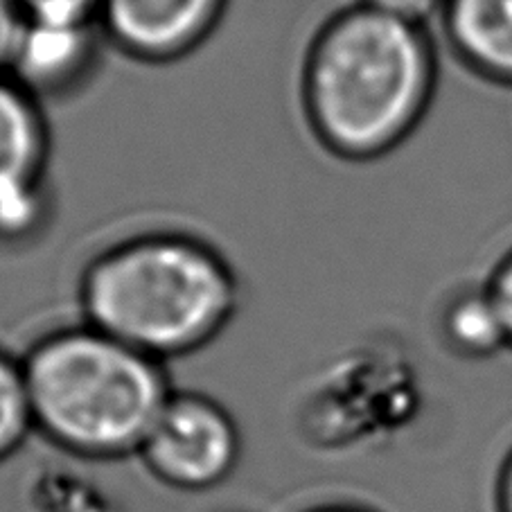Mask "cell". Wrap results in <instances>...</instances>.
<instances>
[{"label":"cell","instance_id":"obj_10","mask_svg":"<svg viewBox=\"0 0 512 512\" xmlns=\"http://www.w3.org/2000/svg\"><path fill=\"white\" fill-rule=\"evenodd\" d=\"M30 434L34 418L23 361L0 352V463L19 452Z\"/></svg>","mask_w":512,"mask_h":512},{"label":"cell","instance_id":"obj_9","mask_svg":"<svg viewBox=\"0 0 512 512\" xmlns=\"http://www.w3.org/2000/svg\"><path fill=\"white\" fill-rule=\"evenodd\" d=\"M440 337L454 355L472 361L508 350V337L488 287L470 285L447 298L438 319Z\"/></svg>","mask_w":512,"mask_h":512},{"label":"cell","instance_id":"obj_15","mask_svg":"<svg viewBox=\"0 0 512 512\" xmlns=\"http://www.w3.org/2000/svg\"><path fill=\"white\" fill-rule=\"evenodd\" d=\"M305 512H373L364 506H355V503H323V506H314Z\"/></svg>","mask_w":512,"mask_h":512},{"label":"cell","instance_id":"obj_7","mask_svg":"<svg viewBox=\"0 0 512 512\" xmlns=\"http://www.w3.org/2000/svg\"><path fill=\"white\" fill-rule=\"evenodd\" d=\"M100 23L25 21L10 64L16 84L37 97H61L82 86L100 57Z\"/></svg>","mask_w":512,"mask_h":512},{"label":"cell","instance_id":"obj_6","mask_svg":"<svg viewBox=\"0 0 512 512\" xmlns=\"http://www.w3.org/2000/svg\"><path fill=\"white\" fill-rule=\"evenodd\" d=\"M228 0H100L97 23L129 57L163 64L201 46Z\"/></svg>","mask_w":512,"mask_h":512},{"label":"cell","instance_id":"obj_2","mask_svg":"<svg viewBox=\"0 0 512 512\" xmlns=\"http://www.w3.org/2000/svg\"><path fill=\"white\" fill-rule=\"evenodd\" d=\"M235 273L208 244L149 233L111 246L79 282L86 325L165 361L208 346L237 312Z\"/></svg>","mask_w":512,"mask_h":512},{"label":"cell","instance_id":"obj_1","mask_svg":"<svg viewBox=\"0 0 512 512\" xmlns=\"http://www.w3.org/2000/svg\"><path fill=\"white\" fill-rule=\"evenodd\" d=\"M436 84V48L418 14L366 0L316 34L305 61V111L332 154L373 161L418 129Z\"/></svg>","mask_w":512,"mask_h":512},{"label":"cell","instance_id":"obj_14","mask_svg":"<svg viewBox=\"0 0 512 512\" xmlns=\"http://www.w3.org/2000/svg\"><path fill=\"white\" fill-rule=\"evenodd\" d=\"M497 512H512V449L503 458L497 476Z\"/></svg>","mask_w":512,"mask_h":512},{"label":"cell","instance_id":"obj_3","mask_svg":"<svg viewBox=\"0 0 512 512\" xmlns=\"http://www.w3.org/2000/svg\"><path fill=\"white\" fill-rule=\"evenodd\" d=\"M23 373L34 431L88 461L138 456L174 393L163 361L86 323L39 339Z\"/></svg>","mask_w":512,"mask_h":512},{"label":"cell","instance_id":"obj_4","mask_svg":"<svg viewBox=\"0 0 512 512\" xmlns=\"http://www.w3.org/2000/svg\"><path fill=\"white\" fill-rule=\"evenodd\" d=\"M242 436L222 404L201 393L174 391L138 458L158 483L179 492H206L231 479Z\"/></svg>","mask_w":512,"mask_h":512},{"label":"cell","instance_id":"obj_8","mask_svg":"<svg viewBox=\"0 0 512 512\" xmlns=\"http://www.w3.org/2000/svg\"><path fill=\"white\" fill-rule=\"evenodd\" d=\"M449 50L483 82L512 88V0H438Z\"/></svg>","mask_w":512,"mask_h":512},{"label":"cell","instance_id":"obj_12","mask_svg":"<svg viewBox=\"0 0 512 512\" xmlns=\"http://www.w3.org/2000/svg\"><path fill=\"white\" fill-rule=\"evenodd\" d=\"M485 287L497 305L503 328H506L508 350H512V249L503 253V258L494 264L488 280H485Z\"/></svg>","mask_w":512,"mask_h":512},{"label":"cell","instance_id":"obj_5","mask_svg":"<svg viewBox=\"0 0 512 512\" xmlns=\"http://www.w3.org/2000/svg\"><path fill=\"white\" fill-rule=\"evenodd\" d=\"M48 156L41 102L10 75H0V240H19L39 226Z\"/></svg>","mask_w":512,"mask_h":512},{"label":"cell","instance_id":"obj_11","mask_svg":"<svg viewBox=\"0 0 512 512\" xmlns=\"http://www.w3.org/2000/svg\"><path fill=\"white\" fill-rule=\"evenodd\" d=\"M25 21L91 23L97 21L100 0H16Z\"/></svg>","mask_w":512,"mask_h":512},{"label":"cell","instance_id":"obj_13","mask_svg":"<svg viewBox=\"0 0 512 512\" xmlns=\"http://www.w3.org/2000/svg\"><path fill=\"white\" fill-rule=\"evenodd\" d=\"M25 28V16L16 0H0V75H7Z\"/></svg>","mask_w":512,"mask_h":512}]
</instances>
